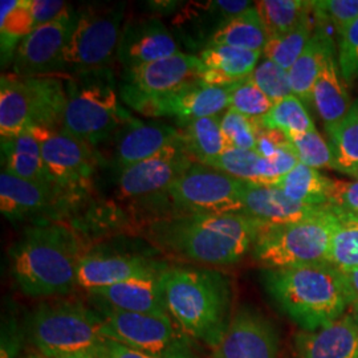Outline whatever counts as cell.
Returning a JSON list of instances; mask_svg holds the SVG:
<instances>
[{
  "instance_id": "obj_1",
  "label": "cell",
  "mask_w": 358,
  "mask_h": 358,
  "mask_svg": "<svg viewBox=\"0 0 358 358\" xmlns=\"http://www.w3.org/2000/svg\"><path fill=\"white\" fill-rule=\"evenodd\" d=\"M263 223L244 214H167L154 217L146 236L167 254L207 266L239 262L263 229Z\"/></svg>"
},
{
  "instance_id": "obj_2",
  "label": "cell",
  "mask_w": 358,
  "mask_h": 358,
  "mask_svg": "<svg viewBox=\"0 0 358 358\" xmlns=\"http://www.w3.org/2000/svg\"><path fill=\"white\" fill-rule=\"evenodd\" d=\"M8 256L16 287L28 297L50 299L76 288L84 254L76 232L55 222L27 227Z\"/></svg>"
},
{
  "instance_id": "obj_3",
  "label": "cell",
  "mask_w": 358,
  "mask_h": 358,
  "mask_svg": "<svg viewBox=\"0 0 358 358\" xmlns=\"http://www.w3.org/2000/svg\"><path fill=\"white\" fill-rule=\"evenodd\" d=\"M162 288L169 316L194 340L215 348L230 324V282L217 271L167 266Z\"/></svg>"
},
{
  "instance_id": "obj_4",
  "label": "cell",
  "mask_w": 358,
  "mask_h": 358,
  "mask_svg": "<svg viewBox=\"0 0 358 358\" xmlns=\"http://www.w3.org/2000/svg\"><path fill=\"white\" fill-rule=\"evenodd\" d=\"M263 282L282 312L307 332L344 316L348 300L340 272L329 263L267 269Z\"/></svg>"
},
{
  "instance_id": "obj_5",
  "label": "cell",
  "mask_w": 358,
  "mask_h": 358,
  "mask_svg": "<svg viewBox=\"0 0 358 358\" xmlns=\"http://www.w3.org/2000/svg\"><path fill=\"white\" fill-rule=\"evenodd\" d=\"M63 129L92 148L110 138L133 115L120 103V87L110 66L65 76Z\"/></svg>"
},
{
  "instance_id": "obj_6",
  "label": "cell",
  "mask_w": 358,
  "mask_h": 358,
  "mask_svg": "<svg viewBox=\"0 0 358 358\" xmlns=\"http://www.w3.org/2000/svg\"><path fill=\"white\" fill-rule=\"evenodd\" d=\"M28 333L40 353L50 358L76 355L94 357L109 338L101 313L73 300L40 304L29 316Z\"/></svg>"
},
{
  "instance_id": "obj_7",
  "label": "cell",
  "mask_w": 358,
  "mask_h": 358,
  "mask_svg": "<svg viewBox=\"0 0 358 358\" xmlns=\"http://www.w3.org/2000/svg\"><path fill=\"white\" fill-rule=\"evenodd\" d=\"M66 87L63 75L20 77L3 73L0 80V137L11 140L32 127L63 128Z\"/></svg>"
},
{
  "instance_id": "obj_8",
  "label": "cell",
  "mask_w": 358,
  "mask_h": 358,
  "mask_svg": "<svg viewBox=\"0 0 358 358\" xmlns=\"http://www.w3.org/2000/svg\"><path fill=\"white\" fill-rule=\"evenodd\" d=\"M338 220L336 214L328 213L291 224L263 226L252 247L254 257L267 269L329 263Z\"/></svg>"
},
{
  "instance_id": "obj_9",
  "label": "cell",
  "mask_w": 358,
  "mask_h": 358,
  "mask_svg": "<svg viewBox=\"0 0 358 358\" xmlns=\"http://www.w3.org/2000/svg\"><path fill=\"white\" fill-rule=\"evenodd\" d=\"M125 3L77 8L76 22L60 59L57 75H75L110 66L124 31Z\"/></svg>"
},
{
  "instance_id": "obj_10",
  "label": "cell",
  "mask_w": 358,
  "mask_h": 358,
  "mask_svg": "<svg viewBox=\"0 0 358 358\" xmlns=\"http://www.w3.org/2000/svg\"><path fill=\"white\" fill-rule=\"evenodd\" d=\"M109 338L157 358H196L192 337L170 316L141 315L93 303Z\"/></svg>"
},
{
  "instance_id": "obj_11",
  "label": "cell",
  "mask_w": 358,
  "mask_h": 358,
  "mask_svg": "<svg viewBox=\"0 0 358 358\" xmlns=\"http://www.w3.org/2000/svg\"><path fill=\"white\" fill-rule=\"evenodd\" d=\"M245 180L194 162L162 196L171 214L226 215L243 213Z\"/></svg>"
},
{
  "instance_id": "obj_12",
  "label": "cell",
  "mask_w": 358,
  "mask_h": 358,
  "mask_svg": "<svg viewBox=\"0 0 358 358\" xmlns=\"http://www.w3.org/2000/svg\"><path fill=\"white\" fill-rule=\"evenodd\" d=\"M36 137L52 182L75 201L90 189L99 165L94 148L66 133L64 129L29 128Z\"/></svg>"
},
{
  "instance_id": "obj_13",
  "label": "cell",
  "mask_w": 358,
  "mask_h": 358,
  "mask_svg": "<svg viewBox=\"0 0 358 358\" xmlns=\"http://www.w3.org/2000/svg\"><path fill=\"white\" fill-rule=\"evenodd\" d=\"M203 65L192 53L179 52L166 59L125 69L120 84V99L136 110L142 103L165 96L201 80Z\"/></svg>"
},
{
  "instance_id": "obj_14",
  "label": "cell",
  "mask_w": 358,
  "mask_h": 358,
  "mask_svg": "<svg viewBox=\"0 0 358 358\" xmlns=\"http://www.w3.org/2000/svg\"><path fill=\"white\" fill-rule=\"evenodd\" d=\"M194 164L185 138L118 173L117 195L122 201H145L164 196L170 186Z\"/></svg>"
},
{
  "instance_id": "obj_15",
  "label": "cell",
  "mask_w": 358,
  "mask_h": 358,
  "mask_svg": "<svg viewBox=\"0 0 358 358\" xmlns=\"http://www.w3.org/2000/svg\"><path fill=\"white\" fill-rule=\"evenodd\" d=\"M73 202L69 194L56 186L24 180L6 171L0 174V211L13 223H55Z\"/></svg>"
},
{
  "instance_id": "obj_16",
  "label": "cell",
  "mask_w": 358,
  "mask_h": 358,
  "mask_svg": "<svg viewBox=\"0 0 358 358\" xmlns=\"http://www.w3.org/2000/svg\"><path fill=\"white\" fill-rule=\"evenodd\" d=\"M235 85L215 87L196 80L165 96L142 103L136 112L153 118H174L182 128L195 120L222 115L224 110H229Z\"/></svg>"
},
{
  "instance_id": "obj_17",
  "label": "cell",
  "mask_w": 358,
  "mask_h": 358,
  "mask_svg": "<svg viewBox=\"0 0 358 358\" xmlns=\"http://www.w3.org/2000/svg\"><path fill=\"white\" fill-rule=\"evenodd\" d=\"M76 16V8L69 6L56 20L34 29L16 50L13 62V75H57L60 59L75 26Z\"/></svg>"
},
{
  "instance_id": "obj_18",
  "label": "cell",
  "mask_w": 358,
  "mask_h": 358,
  "mask_svg": "<svg viewBox=\"0 0 358 358\" xmlns=\"http://www.w3.org/2000/svg\"><path fill=\"white\" fill-rule=\"evenodd\" d=\"M278 334L262 313L243 308L235 313L210 358H276Z\"/></svg>"
},
{
  "instance_id": "obj_19",
  "label": "cell",
  "mask_w": 358,
  "mask_h": 358,
  "mask_svg": "<svg viewBox=\"0 0 358 358\" xmlns=\"http://www.w3.org/2000/svg\"><path fill=\"white\" fill-rule=\"evenodd\" d=\"M179 52L173 32L158 17H146L124 27L115 57L124 69H131Z\"/></svg>"
},
{
  "instance_id": "obj_20",
  "label": "cell",
  "mask_w": 358,
  "mask_h": 358,
  "mask_svg": "<svg viewBox=\"0 0 358 358\" xmlns=\"http://www.w3.org/2000/svg\"><path fill=\"white\" fill-rule=\"evenodd\" d=\"M167 266L142 273L127 282L88 291L90 299L93 303L130 313L169 316L162 288V271Z\"/></svg>"
},
{
  "instance_id": "obj_21",
  "label": "cell",
  "mask_w": 358,
  "mask_h": 358,
  "mask_svg": "<svg viewBox=\"0 0 358 358\" xmlns=\"http://www.w3.org/2000/svg\"><path fill=\"white\" fill-rule=\"evenodd\" d=\"M244 215L264 226H282L321 217L332 213L328 206L297 203L275 186L245 182L243 190Z\"/></svg>"
},
{
  "instance_id": "obj_22",
  "label": "cell",
  "mask_w": 358,
  "mask_h": 358,
  "mask_svg": "<svg viewBox=\"0 0 358 358\" xmlns=\"http://www.w3.org/2000/svg\"><path fill=\"white\" fill-rule=\"evenodd\" d=\"M183 137L180 129L162 122H143L131 117L117 131L113 166L120 173L153 157Z\"/></svg>"
},
{
  "instance_id": "obj_23",
  "label": "cell",
  "mask_w": 358,
  "mask_h": 358,
  "mask_svg": "<svg viewBox=\"0 0 358 358\" xmlns=\"http://www.w3.org/2000/svg\"><path fill=\"white\" fill-rule=\"evenodd\" d=\"M166 263L136 254H84L77 268V287L88 291L127 282Z\"/></svg>"
},
{
  "instance_id": "obj_24",
  "label": "cell",
  "mask_w": 358,
  "mask_h": 358,
  "mask_svg": "<svg viewBox=\"0 0 358 358\" xmlns=\"http://www.w3.org/2000/svg\"><path fill=\"white\" fill-rule=\"evenodd\" d=\"M299 358H358V325L352 315L299 334Z\"/></svg>"
},
{
  "instance_id": "obj_25",
  "label": "cell",
  "mask_w": 358,
  "mask_h": 358,
  "mask_svg": "<svg viewBox=\"0 0 358 358\" xmlns=\"http://www.w3.org/2000/svg\"><path fill=\"white\" fill-rule=\"evenodd\" d=\"M262 53L226 45L207 47L198 55L203 65L201 81L215 87L235 85L251 76Z\"/></svg>"
},
{
  "instance_id": "obj_26",
  "label": "cell",
  "mask_w": 358,
  "mask_h": 358,
  "mask_svg": "<svg viewBox=\"0 0 358 358\" xmlns=\"http://www.w3.org/2000/svg\"><path fill=\"white\" fill-rule=\"evenodd\" d=\"M332 48L333 44L324 55L320 73L312 92V101L325 124V129L340 122L352 106L346 83L341 77Z\"/></svg>"
},
{
  "instance_id": "obj_27",
  "label": "cell",
  "mask_w": 358,
  "mask_h": 358,
  "mask_svg": "<svg viewBox=\"0 0 358 358\" xmlns=\"http://www.w3.org/2000/svg\"><path fill=\"white\" fill-rule=\"evenodd\" d=\"M1 162L3 171L13 177L56 186L47 171L41 146L29 129L15 138L1 141Z\"/></svg>"
},
{
  "instance_id": "obj_28",
  "label": "cell",
  "mask_w": 358,
  "mask_h": 358,
  "mask_svg": "<svg viewBox=\"0 0 358 358\" xmlns=\"http://www.w3.org/2000/svg\"><path fill=\"white\" fill-rule=\"evenodd\" d=\"M268 35L255 6L226 20L217 28L207 47L226 45L247 51L263 52Z\"/></svg>"
},
{
  "instance_id": "obj_29",
  "label": "cell",
  "mask_w": 358,
  "mask_h": 358,
  "mask_svg": "<svg viewBox=\"0 0 358 358\" xmlns=\"http://www.w3.org/2000/svg\"><path fill=\"white\" fill-rule=\"evenodd\" d=\"M207 166L229 174L234 178L257 185L275 186L280 179L273 162L271 159L262 158L254 150H239L229 148Z\"/></svg>"
},
{
  "instance_id": "obj_30",
  "label": "cell",
  "mask_w": 358,
  "mask_h": 358,
  "mask_svg": "<svg viewBox=\"0 0 358 358\" xmlns=\"http://www.w3.org/2000/svg\"><path fill=\"white\" fill-rule=\"evenodd\" d=\"M222 115L203 117L180 129L194 162L207 166L229 149L222 131Z\"/></svg>"
},
{
  "instance_id": "obj_31",
  "label": "cell",
  "mask_w": 358,
  "mask_h": 358,
  "mask_svg": "<svg viewBox=\"0 0 358 358\" xmlns=\"http://www.w3.org/2000/svg\"><path fill=\"white\" fill-rule=\"evenodd\" d=\"M0 13L1 64H7L20 43L36 29L31 11V0H3Z\"/></svg>"
},
{
  "instance_id": "obj_32",
  "label": "cell",
  "mask_w": 358,
  "mask_h": 358,
  "mask_svg": "<svg viewBox=\"0 0 358 358\" xmlns=\"http://www.w3.org/2000/svg\"><path fill=\"white\" fill-rule=\"evenodd\" d=\"M331 183L332 179L322 176L319 170L299 164L292 171L279 179L275 187L297 203L325 206Z\"/></svg>"
},
{
  "instance_id": "obj_33",
  "label": "cell",
  "mask_w": 358,
  "mask_h": 358,
  "mask_svg": "<svg viewBox=\"0 0 358 358\" xmlns=\"http://www.w3.org/2000/svg\"><path fill=\"white\" fill-rule=\"evenodd\" d=\"M331 45L332 43L327 36H312L306 50L288 71L292 94L301 103L312 101V92L320 73L324 55Z\"/></svg>"
},
{
  "instance_id": "obj_34",
  "label": "cell",
  "mask_w": 358,
  "mask_h": 358,
  "mask_svg": "<svg viewBox=\"0 0 358 358\" xmlns=\"http://www.w3.org/2000/svg\"><path fill=\"white\" fill-rule=\"evenodd\" d=\"M334 158V170L356 177L358 174V101L352 103L345 117L325 129Z\"/></svg>"
},
{
  "instance_id": "obj_35",
  "label": "cell",
  "mask_w": 358,
  "mask_h": 358,
  "mask_svg": "<svg viewBox=\"0 0 358 358\" xmlns=\"http://www.w3.org/2000/svg\"><path fill=\"white\" fill-rule=\"evenodd\" d=\"M256 10L268 38L287 34L309 20L312 1L304 0H262Z\"/></svg>"
},
{
  "instance_id": "obj_36",
  "label": "cell",
  "mask_w": 358,
  "mask_h": 358,
  "mask_svg": "<svg viewBox=\"0 0 358 358\" xmlns=\"http://www.w3.org/2000/svg\"><path fill=\"white\" fill-rule=\"evenodd\" d=\"M257 121L264 128L276 129L285 134L316 130L304 103L294 94L275 103L268 113L257 118Z\"/></svg>"
},
{
  "instance_id": "obj_37",
  "label": "cell",
  "mask_w": 358,
  "mask_h": 358,
  "mask_svg": "<svg viewBox=\"0 0 358 358\" xmlns=\"http://www.w3.org/2000/svg\"><path fill=\"white\" fill-rule=\"evenodd\" d=\"M310 38L312 27L310 22L307 20L287 34L268 38L263 55L266 59L280 65L285 71H289L299 56L306 50Z\"/></svg>"
},
{
  "instance_id": "obj_38",
  "label": "cell",
  "mask_w": 358,
  "mask_h": 358,
  "mask_svg": "<svg viewBox=\"0 0 358 358\" xmlns=\"http://www.w3.org/2000/svg\"><path fill=\"white\" fill-rule=\"evenodd\" d=\"M287 137L300 164L316 170L334 169L331 145L322 138L317 129L306 133H287Z\"/></svg>"
},
{
  "instance_id": "obj_39",
  "label": "cell",
  "mask_w": 358,
  "mask_h": 358,
  "mask_svg": "<svg viewBox=\"0 0 358 358\" xmlns=\"http://www.w3.org/2000/svg\"><path fill=\"white\" fill-rule=\"evenodd\" d=\"M333 267L340 271L358 268V220L340 217L331 244Z\"/></svg>"
},
{
  "instance_id": "obj_40",
  "label": "cell",
  "mask_w": 358,
  "mask_h": 358,
  "mask_svg": "<svg viewBox=\"0 0 358 358\" xmlns=\"http://www.w3.org/2000/svg\"><path fill=\"white\" fill-rule=\"evenodd\" d=\"M275 103L248 77L238 83L231 94L230 109L250 118H262Z\"/></svg>"
},
{
  "instance_id": "obj_41",
  "label": "cell",
  "mask_w": 358,
  "mask_h": 358,
  "mask_svg": "<svg viewBox=\"0 0 358 358\" xmlns=\"http://www.w3.org/2000/svg\"><path fill=\"white\" fill-rule=\"evenodd\" d=\"M250 78L275 103L282 101L288 96H292L288 71L268 59H264L262 63L256 65Z\"/></svg>"
},
{
  "instance_id": "obj_42",
  "label": "cell",
  "mask_w": 358,
  "mask_h": 358,
  "mask_svg": "<svg viewBox=\"0 0 358 358\" xmlns=\"http://www.w3.org/2000/svg\"><path fill=\"white\" fill-rule=\"evenodd\" d=\"M222 131L227 146L231 149L255 152V118H250L229 109L222 115Z\"/></svg>"
},
{
  "instance_id": "obj_43",
  "label": "cell",
  "mask_w": 358,
  "mask_h": 358,
  "mask_svg": "<svg viewBox=\"0 0 358 358\" xmlns=\"http://www.w3.org/2000/svg\"><path fill=\"white\" fill-rule=\"evenodd\" d=\"M312 13L343 35L358 19V0H316L312 1Z\"/></svg>"
},
{
  "instance_id": "obj_44",
  "label": "cell",
  "mask_w": 358,
  "mask_h": 358,
  "mask_svg": "<svg viewBox=\"0 0 358 358\" xmlns=\"http://www.w3.org/2000/svg\"><path fill=\"white\" fill-rule=\"evenodd\" d=\"M327 206L338 217L358 220V179L355 182L332 179Z\"/></svg>"
},
{
  "instance_id": "obj_45",
  "label": "cell",
  "mask_w": 358,
  "mask_h": 358,
  "mask_svg": "<svg viewBox=\"0 0 358 358\" xmlns=\"http://www.w3.org/2000/svg\"><path fill=\"white\" fill-rule=\"evenodd\" d=\"M338 68L344 81L350 84L358 78V19L340 35Z\"/></svg>"
},
{
  "instance_id": "obj_46",
  "label": "cell",
  "mask_w": 358,
  "mask_h": 358,
  "mask_svg": "<svg viewBox=\"0 0 358 358\" xmlns=\"http://www.w3.org/2000/svg\"><path fill=\"white\" fill-rule=\"evenodd\" d=\"M291 142L287 134L276 129L264 128L256 120V146L255 152L262 158L271 159L282 149L289 148Z\"/></svg>"
},
{
  "instance_id": "obj_47",
  "label": "cell",
  "mask_w": 358,
  "mask_h": 358,
  "mask_svg": "<svg viewBox=\"0 0 358 358\" xmlns=\"http://www.w3.org/2000/svg\"><path fill=\"white\" fill-rule=\"evenodd\" d=\"M66 1L57 0H31V11L34 16L35 27L45 26L56 20L69 7Z\"/></svg>"
},
{
  "instance_id": "obj_48",
  "label": "cell",
  "mask_w": 358,
  "mask_h": 358,
  "mask_svg": "<svg viewBox=\"0 0 358 358\" xmlns=\"http://www.w3.org/2000/svg\"><path fill=\"white\" fill-rule=\"evenodd\" d=\"M96 358H157L142 353L140 350H136L130 346L121 344L118 341H115L113 338H106L103 341V345L100 346V349L96 353Z\"/></svg>"
},
{
  "instance_id": "obj_49",
  "label": "cell",
  "mask_w": 358,
  "mask_h": 358,
  "mask_svg": "<svg viewBox=\"0 0 358 358\" xmlns=\"http://www.w3.org/2000/svg\"><path fill=\"white\" fill-rule=\"evenodd\" d=\"M22 333L16 324L3 325L1 331V358H16L22 345Z\"/></svg>"
},
{
  "instance_id": "obj_50",
  "label": "cell",
  "mask_w": 358,
  "mask_h": 358,
  "mask_svg": "<svg viewBox=\"0 0 358 358\" xmlns=\"http://www.w3.org/2000/svg\"><path fill=\"white\" fill-rule=\"evenodd\" d=\"M340 278L345 292L348 304L358 301V268L340 271Z\"/></svg>"
},
{
  "instance_id": "obj_51",
  "label": "cell",
  "mask_w": 358,
  "mask_h": 358,
  "mask_svg": "<svg viewBox=\"0 0 358 358\" xmlns=\"http://www.w3.org/2000/svg\"><path fill=\"white\" fill-rule=\"evenodd\" d=\"M350 306H352V316H353V319L357 322L358 325V301L352 303Z\"/></svg>"
},
{
  "instance_id": "obj_52",
  "label": "cell",
  "mask_w": 358,
  "mask_h": 358,
  "mask_svg": "<svg viewBox=\"0 0 358 358\" xmlns=\"http://www.w3.org/2000/svg\"><path fill=\"white\" fill-rule=\"evenodd\" d=\"M60 358H96L93 356H88V355H76V356H66V357Z\"/></svg>"
},
{
  "instance_id": "obj_53",
  "label": "cell",
  "mask_w": 358,
  "mask_h": 358,
  "mask_svg": "<svg viewBox=\"0 0 358 358\" xmlns=\"http://www.w3.org/2000/svg\"><path fill=\"white\" fill-rule=\"evenodd\" d=\"M28 358H40V357H28Z\"/></svg>"
},
{
  "instance_id": "obj_54",
  "label": "cell",
  "mask_w": 358,
  "mask_h": 358,
  "mask_svg": "<svg viewBox=\"0 0 358 358\" xmlns=\"http://www.w3.org/2000/svg\"><path fill=\"white\" fill-rule=\"evenodd\" d=\"M356 178H357V179H358V174H357V176H356Z\"/></svg>"
}]
</instances>
